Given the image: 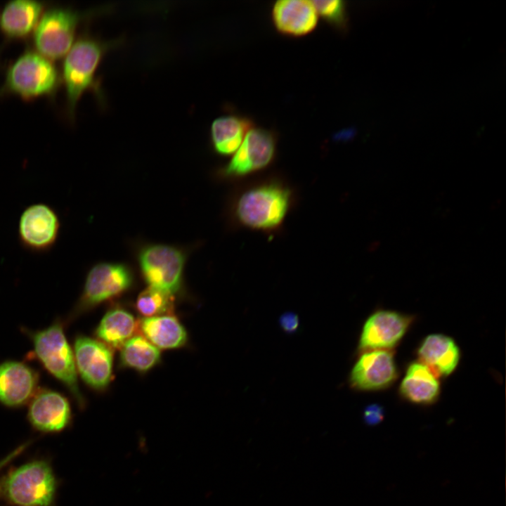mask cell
<instances>
[{
	"label": "cell",
	"instance_id": "cell-5",
	"mask_svg": "<svg viewBox=\"0 0 506 506\" xmlns=\"http://www.w3.org/2000/svg\"><path fill=\"white\" fill-rule=\"evenodd\" d=\"M60 74L52 60L35 50H27L8 67L0 94L32 100L53 96L61 84Z\"/></svg>",
	"mask_w": 506,
	"mask_h": 506
},
{
	"label": "cell",
	"instance_id": "cell-10",
	"mask_svg": "<svg viewBox=\"0 0 506 506\" xmlns=\"http://www.w3.org/2000/svg\"><path fill=\"white\" fill-rule=\"evenodd\" d=\"M73 353L77 371L82 380L96 390L106 388L112 377V349L100 340L77 335Z\"/></svg>",
	"mask_w": 506,
	"mask_h": 506
},
{
	"label": "cell",
	"instance_id": "cell-8",
	"mask_svg": "<svg viewBox=\"0 0 506 506\" xmlns=\"http://www.w3.org/2000/svg\"><path fill=\"white\" fill-rule=\"evenodd\" d=\"M139 264L149 287L174 295L181 288L185 257L179 249L153 245L141 250Z\"/></svg>",
	"mask_w": 506,
	"mask_h": 506
},
{
	"label": "cell",
	"instance_id": "cell-25",
	"mask_svg": "<svg viewBox=\"0 0 506 506\" xmlns=\"http://www.w3.org/2000/svg\"><path fill=\"white\" fill-rule=\"evenodd\" d=\"M318 15L332 25L342 28L346 23V6L340 0L312 1Z\"/></svg>",
	"mask_w": 506,
	"mask_h": 506
},
{
	"label": "cell",
	"instance_id": "cell-17",
	"mask_svg": "<svg viewBox=\"0 0 506 506\" xmlns=\"http://www.w3.org/2000/svg\"><path fill=\"white\" fill-rule=\"evenodd\" d=\"M272 18L280 32L302 36L315 29L318 15L312 1L279 0L273 6Z\"/></svg>",
	"mask_w": 506,
	"mask_h": 506
},
{
	"label": "cell",
	"instance_id": "cell-28",
	"mask_svg": "<svg viewBox=\"0 0 506 506\" xmlns=\"http://www.w3.org/2000/svg\"><path fill=\"white\" fill-rule=\"evenodd\" d=\"M280 321L283 329L289 332L295 331L299 325L298 317L292 313L283 314L281 316Z\"/></svg>",
	"mask_w": 506,
	"mask_h": 506
},
{
	"label": "cell",
	"instance_id": "cell-15",
	"mask_svg": "<svg viewBox=\"0 0 506 506\" xmlns=\"http://www.w3.org/2000/svg\"><path fill=\"white\" fill-rule=\"evenodd\" d=\"M397 378L392 352L377 349L367 351L355 363L351 374L353 387L363 391H376L389 387Z\"/></svg>",
	"mask_w": 506,
	"mask_h": 506
},
{
	"label": "cell",
	"instance_id": "cell-13",
	"mask_svg": "<svg viewBox=\"0 0 506 506\" xmlns=\"http://www.w3.org/2000/svg\"><path fill=\"white\" fill-rule=\"evenodd\" d=\"M412 320L411 316L397 311H375L363 327L359 348L367 351L394 347L406 334Z\"/></svg>",
	"mask_w": 506,
	"mask_h": 506
},
{
	"label": "cell",
	"instance_id": "cell-7",
	"mask_svg": "<svg viewBox=\"0 0 506 506\" xmlns=\"http://www.w3.org/2000/svg\"><path fill=\"white\" fill-rule=\"evenodd\" d=\"M130 270L123 264L99 263L88 272L80 297L70 314V319L96 306L116 297L131 285Z\"/></svg>",
	"mask_w": 506,
	"mask_h": 506
},
{
	"label": "cell",
	"instance_id": "cell-14",
	"mask_svg": "<svg viewBox=\"0 0 506 506\" xmlns=\"http://www.w3.org/2000/svg\"><path fill=\"white\" fill-rule=\"evenodd\" d=\"M39 382V374L23 361L8 360L0 363V403L20 408L32 399Z\"/></svg>",
	"mask_w": 506,
	"mask_h": 506
},
{
	"label": "cell",
	"instance_id": "cell-24",
	"mask_svg": "<svg viewBox=\"0 0 506 506\" xmlns=\"http://www.w3.org/2000/svg\"><path fill=\"white\" fill-rule=\"evenodd\" d=\"M174 299L173 294L148 287L138 296L136 308L145 318L168 315L174 310Z\"/></svg>",
	"mask_w": 506,
	"mask_h": 506
},
{
	"label": "cell",
	"instance_id": "cell-6",
	"mask_svg": "<svg viewBox=\"0 0 506 506\" xmlns=\"http://www.w3.org/2000/svg\"><path fill=\"white\" fill-rule=\"evenodd\" d=\"M88 16L65 7L46 10L32 34L35 51L51 60L65 57L72 47L79 23Z\"/></svg>",
	"mask_w": 506,
	"mask_h": 506
},
{
	"label": "cell",
	"instance_id": "cell-4",
	"mask_svg": "<svg viewBox=\"0 0 506 506\" xmlns=\"http://www.w3.org/2000/svg\"><path fill=\"white\" fill-rule=\"evenodd\" d=\"M25 332L32 342L34 356L82 407L84 400L78 385L74 353L67 340L63 321L57 318L44 329Z\"/></svg>",
	"mask_w": 506,
	"mask_h": 506
},
{
	"label": "cell",
	"instance_id": "cell-27",
	"mask_svg": "<svg viewBox=\"0 0 506 506\" xmlns=\"http://www.w3.org/2000/svg\"><path fill=\"white\" fill-rule=\"evenodd\" d=\"M382 408L378 405H371L365 410V420L370 424H376L382 419Z\"/></svg>",
	"mask_w": 506,
	"mask_h": 506
},
{
	"label": "cell",
	"instance_id": "cell-2",
	"mask_svg": "<svg viewBox=\"0 0 506 506\" xmlns=\"http://www.w3.org/2000/svg\"><path fill=\"white\" fill-rule=\"evenodd\" d=\"M292 202L290 188L278 180L249 186L238 195L233 207L242 226L262 231H274L285 220Z\"/></svg>",
	"mask_w": 506,
	"mask_h": 506
},
{
	"label": "cell",
	"instance_id": "cell-18",
	"mask_svg": "<svg viewBox=\"0 0 506 506\" xmlns=\"http://www.w3.org/2000/svg\"><path fill=\"white\" fill-rule=\"evenodd\" d=\"M417 356L419 361L437 377H447L458 366L460 351L451 337L442 334H432L422 341Z\"/></svg>",
	"mask_w": 506,
	"mask_h": 506
},
{
	"label": "cell",
	"instance_id": "cell-26",
	"mask_svg": "<svg viewBox=\"0 0 506 506\" xmlns=\"http://www.w3.org/2000/svg\"><path fill=\"white\" fill-rule=\"evenodd\" d=\"M30 443L31 441H27L24 443H22L21 445L15 448L14 450L11 451L6 456L2 458L0 460V472L3 470L7 465H8L13 460H15L20 454H22L25 450V449L30 445Z\"/></svg>",
	"mask_w": 506,
	"mask_h": 506
},
{
	"label": "cell",
	"instance_id": "cell-9",
	"mask_svg": "<svg viewBox=\"0 0 506 506\" xmlns=\"http://www.w3.org/2000/svg\"><path fill=\"white\" fill-rule=\"evenodd\" d=\"M60 228V219L54 208L42 202L32 204L20 216L18 240L27 251L44 253L56 245Z\"/></svg>",
	"mask_w": 506,
	"mask_h": 506
},
{
	"label": "cell",
	"instance_id": "cell-16",
	"mask_svg": "<svg viewBox=\"0 0 506 506\" xmlns=\"http://www.w3.org/2000/svg\"><path fill=\"white\" fill-rule=\"evenodd\" d=\"M46 3L35 0H14L0 10V32L8 40H22L33 34Z\"/></svg>",
	"mask_w": 506,
	"mask_h": 506
},
{
	"label": "cell",
	"instance_id": "cell-3",
	"mask_svg": "<svg viewBox=\"0 0 506 506\" xmlns=\"http://www.w3.org/2000/svg\"><path fill=\"white\" fill-rule=\"evenodd\" d=\"M57 484L51 464L34 460L0 477V500L18 506H54Z\"/></svg>",
	"mask_w": 506,
	"mask_h": 506
},
{
	"label": "cell",
	"instance_id": "cell-21",
	"mask_svg": "<svg viewBox=\"0 0 506 506\" xmlns=\"http://www.w3.org/2000/svg\"><path fill=\"white\" fill-rule=\"evenodd\" d=\"M252 128L251 122L237 115L216 118L211 125V139L214 150L222 155L233 154Z\"/></svg>",
	"mask_w": 506,
	"mask_h": 506
},
{
	"label": "cell",
	"instance_id": "cell-11",
	"mask_svg": "<svg viewBox=\"0 0 506 506\" xmlns=\"http://www.w3.org/2000/svg\"><path fill=\"white\" fill-rule=\"evenodd\" d=\"M276 148L274 134L264 129L251 128L224 169L228 176H245L268 166Z\"/></svg>",
	"mask_w": 506,
	"mask_h": 506
},
{
	"label": "cell",
	"instance_id": "cell-23",
	"mask_svg": "<svg viewBox=\"0 0 506 506\" xmlns=\"http://www.w3.org/2000/svg\"><path fill=\"white\" fill-rule=\"evenodd\" d=\"M120 349L122 365L139 372L149 370L160 359V349L141 335L132 337Z\"/></svg>",
	"mask_w": 506,
	"mask_h": 506
},
{
	"label": "cell",
	"instance_id": "cell-19",
	"mask_svg": "<svg viewBox=\"0 0 506 506\" xmlns=\"http://www.w3.org/2000/svg\"><path fill=\"white\" fill-rule=\"evenodd\" d=\"M399 392L406 400L415 404L434 403L440 394L438 377L420 361L410 363L402 379Z\"/></svg>",
	"mask_w": 506,
	"mask_h": 506
},
{
	"label": "cell",
	"instance_id": "cell-22",
	"mask_svg": "<svg viewBox=\"0 0 506 506\" xmlns=\"http://www.w3.org/2000/svg\"><path fill=\"white\" fill-rule=\"evenodd\" d=\"M138 323L134 316L122 308L108 311L96 329L99 340L110 348L121 349L134 336Z\"/></svg>",
	"mask_w": 506,
	"mask_h": 506
},
{
	"label": "cell",
	"instance_id": "cell-12",
	"mask_svg": "<svg viewBox=\"0 0 506 506\" xmlns=\"http://www.w3.org/2000/svg\"><path fill=\"white\" fill-rule=\"evenodd\" d=\"M27 419L32 427L40 432H61L72 420L70 402L57 391L38 389L29 402Z\"/></svg>",
	"mask_w": 506,
	"mask_h": 506
},
{
	"label": "cell",
	"instance_id": "cell-1",
	"mask_svg": "<svg viewBox=\"0 0 506 506\" xmlns=\"http://www.w3.org/2000/svg\"><path fill=\"white\" fill-rule=\"evenodd\" d=\"M119 41V39L103 41L86 34L74 44L65 56L60 76L65 89L67 113L72 121L77 103L86 91H93L103 100L96 71L106 53Z\"/></svg>",
	"mask_w": 506,
	"mask_h": 506
},
{
	"label": "cell",
	"instance_id": "cell-20",
	"mask_svg": "<svg viewBox=\"0 0 506 506\" xmlns=\"http://www.w3.org/2000/svg\"><path fill=\"white\" fill-rule=\"evenodd\" d=\"M142 335L158 349L181 347L187 341V332L179 319L171 315L143 318L138 322Z\"/></svg>",
	"mask_w": 506,
	"mask_h": 506
}]
</instances>
